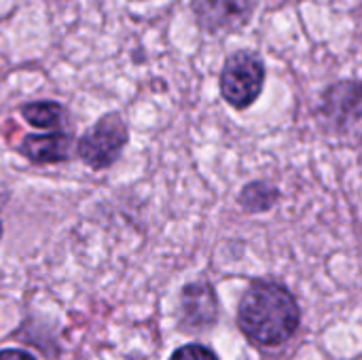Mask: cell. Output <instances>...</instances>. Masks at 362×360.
I'll list each match as a JSON object with an SVG mask.
<instances>
[{"mask_svg":"<svg viewBox=\"0 0 362 360\" xmlns=\"http://www.w3.org/2000/svg\"><path fill=\"white\" fill-rule=\"evenodd\" d=\"M0 238H2V219H0Z\"/></svg>","mask_w":362,"mask_h":360,"instance_id":"cell-12","label":"cell"},{"mask_svg":"<svg viewBox=\"0 0 362 360\" xmlns=\"http://www.w3.org/2000/svg\"><path fill=\"white\" fill-rule=\"evenodd\" d=\"M252 13V0H197L195 15L199 23L210 30H238Z\"/></svg>","mask_w":362,"mask_h":360,"instance_id":"cell-5","label":"cell"},{"mask_svg":"<svg viewBox=\"0 0 362 360\" xmlns=\"http://www.w3.org/2000/svg\"><path fill=\"white\" fill-rule=\"evenodd\" d=\"M278 199V191L269 185H263V182H252L248 185L242 195H240V202L246 210L250 212H261V210H267L274 206V202Z\"/></svg>","mask_w":362,"mask_h":360,"instance_id":"cell-9","label":"cell"},{"mask_svg":"<svg viewBox=\"0 0 362 360\" xmlns=\"http://www.w3.org/2000/svg\"><path fill=\"white\" fill-rule=\"evenodd\" d=\"M0 360H36L32 354L23 352V350H15V348H8V350H0Z\"/></svg>","mask_w":362,"mask_h":360,"instance_id":"cell-11","label":"cell"},{"mask_svg":"<svg viewBox=\"0 0 362 360\" xmlns=\"http://www.w3.org/2000/svg\"><path fill=\"white\" fill-rule=\"evenodd\" d=\"M218 320V299L208 282H193L180 295V325L187 331H206Z\"/></svg>","mask_w":362,"mask_h":360,"instance_id":"cell-4","label":"cell"},{"mask_svg":"<svg viewBox=\"0 0 362 360\" xmlns=\"http://www.w3.org/2000/svg\"><path fill=\"white\" fill-rule=\"evenodd\" d=\"M238 325L255 346L278 348L295 335L299 308L286 286L259 280L250 284L240 299Z\"/></svg>","mask_w":362,"mask_h":360,"instance_id":"cell-1","label":"cell"},{"mask_svg":"<svg viewBox=\"0 0 362 360\" xmlns=\"http://www.w3.org/2000/svg\"><path fill=\"white\" fill-rule=\"evenodd\" d=\"M322 112L339 125L362 119V83L341 81L331 85L322 98Z\"/></svg>","mask_w":362,"mask_h":360,"instance_id":"cell-7","label":"cell"},{"mask_svg":"<svg viewBox=\"0 0 362 360\" xmlns=\"http://www.w3.org/2000/svg\"><path fill=\"white\" fill-rule=\"evenodd\" d=\"M170 360H218V356L202 344H187V346L178 348L170 356Z\"/></svg>","mask_w":362,"mask_h":360,"instance_id":"cell-10","label":"cell"},{"mask_svg":"<svg viewBox=\"0 0 362 360\" xmlns=\"http://www.w3.org/2000/svg\"><path fill=\"white\" fill-rule=\"evenodd\" d=\"M265 66L248 51L233 53L221 72V93L233 108H248L263 91Z\"/></svg>","mask_w":362,"mask_h":360,"instance_id":"cell-3","label":"cell"},{"mask_svg":"<svg viewBox=\"0 0 362 360\" xmlns=\"http://www.w3.org/2000/svg\"><path fill=\"white\" fill-rule=\"evenodd\" d=\"M127 138L129 134L125 121L121 119V115L110 112L78 138L76 151L83 163L91 170H106L119 159L121 151L127 144Z\"/></svg>","mask_w":362,"mask_h":360,"instance_id":"cell-2","label":"cell"},{"mask_svg":"<svg viewBox=\"0 0 362 360\" xmlns=\"http://www.w3.org/2000/svg\"><path fill=\"white\" fill-rule=\"evenodd\" d=\"M74 138L68 132L30 134L19 144V153L34 166H51L70 159Z\"/></svg>","mask_w":362,"mask_h":360,"instance_id":"cell-6","label":"cell"},{"mask_svg":"<svg viewBox=\"0 0 362 360\" xmlns=\"http://www.w3.org/2000/svg\"><path fill=\"white\" fill-rule=\"evenodd\" d=\"M21 117L38 129H59L66 119L68 112L62 104L57 102H28L21 106Z\"/></svg>","mask_w":362,"mask_h":360,"instance_id":"cell-8","label":"cell"}]
</instances>
